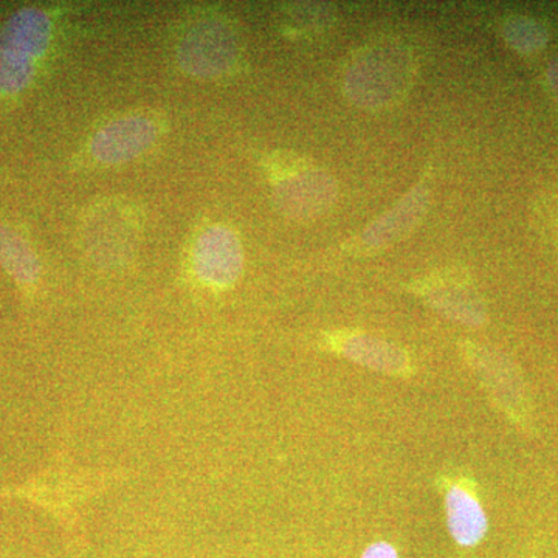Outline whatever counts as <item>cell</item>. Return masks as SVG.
<instances>
[{"label":"cell","instance_id":"cell-5","mask_svg":"<svg viewBox=\"0 0 558 558\" xmlns=\"http://www.w3.org/2000/svg\"><path fill=\"white\" fill-rule=\"evenodd\" d=\"M194 275L205 288H233L244 269V250L240 238L226 226H211L202 231L194 242Z\"/></svg>","mask_w":558,"mask_h":558},{"label":"cell","instance_id":"cell-2","mask_svg":"<svg viewBox=\"0 0 558 558\" xmlns=\"http://www.w3.org/2000/svg\"><path fill=\"white\" fill-rule=\"evenodd\" d=\"M51 20L46 11L28 7L16 11L0 28V95H14L32 83L49 49Z\"/></svg>","mask_w":558,"mask_h":558},{"label":"cell","instance_id":"cell-1","mask_svg":"<svg viewBox=\"0 0 558 558\" xmlns=\"http://www.w3.org/2000/svg\"><path fill=\"white\" fill-rule=\"evenodd\" d=\"M413 58L396 43H377L360 50L349 62L344 86L362 108H385L399 101L413 80Z\"/></svg>","mask_w":558,"mask_h":558},{"label":"cell","instance_id":"cell-14","mask_svg":"<svg viewBox=\"0 0 558 558\" xmlns=\"http://www.w3.org/2000/svg\"><path fill=\"white\" fill-rule=\"evenodd\" d=\"M360 558H400L399 550L389 542H374Z\"/></svg>","mask_w":558,"mask_h":558},{"label":"cell","instance_id":"cell-10","mask_svg":"<svg viewBox=\"0 0 558 558\" xmlns=\"http://www.w3.org/2000/svg\"><path fill=\"white\" fill-rule=\"evenodd\" d=\"M447 527L451 538L461 548H475L488 531L486 510L470 488L453 484L446 492Z\"/></svg>","mask_w":558,"mask_h":558},{"label":"cell","instance_id":"cell-8","mask_svg":"<svg viewBox=\"0 0 558 558\" xmlns=\"http://www.w3.org/2000/svg\"><path fill=\"white\" fill-rule=\"evenodd\" d=\"M330 348L365 368L395 377H410L413 363L403 349L368 333H337Z\"/></svg>","mask_w":558,"mask_h":558},{"label":"cell","instance_id":"cell-3","mask_svg":"<svg viewBox=\"0 0 558 558\" xmlns=\"http://www.w3.org/2000/svg\"><path fill=\"white\" fill-rule=\"evenodd\" d=\"M267 170L275 201L290 218H315L336 202V180L311 160L290 154H275Z\"/></svg>","mask_w":558,"mask_h":558},{"label":"cell","instance_id":"cell-7","mask_svg":"<svg viewBox=\"0 0 558 558\" xmlns=\"http://www.w3.org/2000/svg\"><path fill=\"white\" fill-rule=\"evenodd\" d=\"M84 241L95 259L120 263L134 250L137 219L123 205H100L84 223Z\"/></svg>","mask_w":558,"mask_h":558},{"label":"cell","instance_id":"cell-13","mask_svg":"<svg viewBox=\"0 0 558 558\" xmlns=\"http://www.w3.org/2000/svg\"><path fill=\"white\" fill-rule=\"evenodd\" d=\"M505 36L510 46L524 53H532L545 46L548 33L537 22L529 17H513L505 27Z\"/></svg>","mask_w":558,"mask_h":558},{"label":"cell","instance_id":"cell-11","mask_svg":"<svg viewBox=\"0 0 558 558\" xmlns=\"http://www.w3.org/2000/svg\"><path fill=\"white\" fill-rule=\"evenodd\" d=\"M427 204V189L424 185L416 186L395 208L389 209L387 215L371 223V227L360 238V247L373 252V250L384 248L392 242L399 241L424 216Z\"/></svg>","mask_w":558,"mask_h":558},{"label":"cell","instance_id":"cell-12","mask_svg":"<svg viewBox=\"0 0 558 558\" xmlns=\"http://www.w3.org/2000/svg\"><path fill=\"white\" fill-rule=\"evenodd\" d=\"M0 266L24 289H33L39 279V260L20 234L0 226Z\"/></svg>","mask_w":558,"mask_h":558},{"label":"cell","instance_id":"cell-9","mask_svg":"<svg viewBox=\"0 0 558 558\" xmlns=\"http://www.w3.org/2000/svg\"><path fill=\"white\" fill-rule=\"evenodd\" d=\"M421 295L440 314L469 326L483 325L486 310L472 284L458 275H435L425 279Z\"/></svg>","mask_w":558,"mask_h":558},{"label":"cell","instance_id":"cell-6","mask_svg":"<svg viewBox=\"0 0 558 558\" xmlns=\"http://www.w3.org/2000/svg\"><path fill=\"white\" fill-rule=\"evenodd\" d=\"M160 132V121L148 113L120 117L92 137L90 156L101 165L124 163L153 148Z\"/></svg>","mask_w":558,"mask_h":558},{"label":"cell","instance_id":"cell-15","mask_svg":"<svg viewBox=\"0 0 558 558\" xmlns=\"http://www.w3.org/2000/svg\"><path fill=\"white\" fill-rule=\"evenodd\" d=\"M549 83L550 89H553L554 95H556L558 101V58L553 62L549 69Z\"/></svg>","mask_w":558,"mask_h":558},{"label":"cell","instance_id":"cell-4","mask_svg":"<svg viewBox=\"0 0 558 558\" xmlns=\"http://www.w3.org/2000/svg\"><path fill=\"white\" fill-rule=\"evenodd\" d=\"M179 62L183 70L202 78L226 75L236 64V33L227 22L207 17L194 22L179 43Z\"/></svg>","mask_w":558,"mask_h":558}]
</instances>
